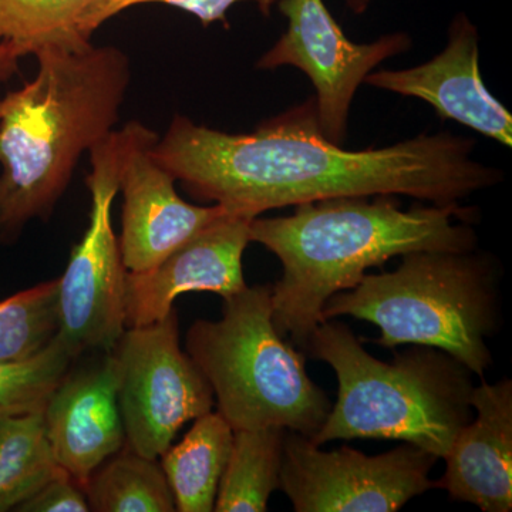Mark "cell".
<instances>
[{"label":"cell","mask_w":512,"mask_h":512,"mask_svg":"<svg viewBox=\"0 0 512 512\" xmlns=\"http://www.w3.org/2000/svg\"><path fill=\"white\" fill-rule=\"evenodd\" d=\"M474 147L471 138L437 133L346 150L323 134L311 97L244 134L177 114L151 154L192 197L254 220L276 208L340 197L406 195L460 204L504 178L473 157Z\"/></svg>","instance_id":"6da1fadb"},{"label":"cell","mask_w":512,"mask_h":512,"mask_svg":"<svg viewBox=\"0 0 512 512\" xmlns=\"http://www.w3.org/2000/svg\"><path fill=\"white\" fill-rule=\"evenodd\" d=\"M474 210L461 204L413 205L396 195L340 197L296 205L288 217L259 218L249 239L284 266L272 286L275 328L305 352L323 308L336 293L355 288L367 269L414 251H473Z\"/></svg>","instance_id":"7a4b0ae2"},{"label":"cell","mask_w":512,"mask_h":512,"mask_svg":"<svg viewBox=\"0 0 512 512\" xmlns=\"http://www.w3.org/2000/svg\"><path fill=\"white\" fill-rule=\"evenodd\" d=\"M33 80L0 99V242L47 220L84 153L109 137L130 89L117 46H46Z\"/></svg>","instance_id":"3957f363"},{"label":"cell","mask_w":512,"mask_h":512,"mask_svg":"<svg viewBox=\"0 0 512 512\" xmlns=\"http://www.w3.org/2000/svg\"><path fill=\"white\" fill-rule=\"evenodd\" d=\"M305 352L338 377V400L316 446L335 440H400L444 460L470 421L473 373L440 349L414 345L380 362L343 323H320Z\"/></svg>","instance_id":"277c9868"},{"label":"cell","mask_w":512,"mask_h":512,"mask_svg":"<svg viewBox=\"0 0 512 512\" xmlns=\"http://www.w3.org/2000/svg\"><path fill=\"white\" fill-rule=\"evenodd\" d=\"M338 316L367 320L380 329L377 345L429 346L453 356L473 375L493 362L485 339L500 318L498 268L493 256L473 251H414L393 272L365 275L336 293L323 308Z\"/></svg>","instance_id":"5b68a950"},{"label":"cell","mask_w":512,"mask_h":512,"mask_svg":"<svg viewBox=\"0 0 512 512\" xmlns=\"http://www.w3.org/2000/svg\"><path fill=\"white\" fill-rule=\"evenodd\" d=\"M220 320L192 323L185 352L207 377L232 430L282 427L313 439L332 409L306 373L305 355L272 319V286L224 299Z\"/></svg>","instance_id":"8992f818"},{"label":"cell","mask_w":512,"mask_h":512,"mask_svg":"<svg viewBox=\"0 0 512 512\" xmlns=\"http://www.w3.org/2000/svg\"><path fill=\"white\" fill-rule=\"evenodd\" d=\"M137 126L138 121H130L116 128L89 151V227L59 278V336L80 356L84 352H113L126 330L127 269L114 234L111 208L120 191L121 165Z\"/></svg>","instance_id":"52a82bcc"},{"label":"cell","mask_w":512,"mask_h":512,"mask_svg":"<svg viewBox=\"0 0 512 512\" xmlns=\"http://www.w3.org/2000/svg\"><path fill=\"white\" fill-rule=\"evenodd\" d=\"M128 448L160 458L188 421L212 412L207 377L181 349L177 311L153 325L126 328L113 349Z\"/></svg>","instance_id":"ba28073f"},{"label":"cell","mask_w":512,"mask_h":512,"mask_svg":"<svg viewBox=\"0 0 512 512\" xmlns=\"http://www.w3.org/2000/svg\"><path fill=\"white\" fill-rule=\"evenodd\" d=\"M437 460L409 443L379 456L350 447L323 451L288 430L278 488L298 512H392L436 487L429 474Z\"/></svg>","instance_id":"9c48e42d"},{"label":"cell","mask_w":512,"mask_h":512,"mask_svg":"<svg viewBox=\"0 0 512 512\" xmlns=\"http://www.w3.org/2000/svg\"><path fill=\"white\" fill-rule=\"evenodd\" d=\"M288 19L284 35L259 57L255 67L302 70L315 87L316 110L323 134L342 146L357 89L379 64L412 46L406 33H390L372 43H355L343 33L323 0H281Z\"/></svg>","instance_id":"30bf717a"},{"label":"cell","mask_w":512,"mask_h":512,"mask_svg":"<svg viewBox=\"0 0 512 512\" xmlns=\"http://www.w3.org/2000/svg\"><path fill=\"white\" fill-rule=\"evenodd\" d=\"M158 134L138 121L120 170L123 215L119 245L128 272L160 264L188 239L229 214L221 205L190 204L175 190L173 175L151 154Z\"/></svg>","instance_id":"8fae6325"},{"label":"cell","mask_w":512,"mask_h":512,"mask_svg":"<svg viewBox=\"0 0 512 512\" xmlns=\"http://www.w3.org/2000/svg\"><path fill=\"white\" fill-rule=\"evenodd\" d=\"M252 220L225 214L188 239L153 268L126 276V328L153 325L190 292L217 293L222 299L247 288L242 256Z\"/></svg>","instance_id":"7c38bea8"},{"label":"cell","mask_w":512,"mask_h":512,"mask_svg":"<svg viewBox=\"0 0 512 512\" xmlns=\"http://www.w3.org/2000/svg\"><path fill=\"white\" fill-rule=\"evenodd\" d=\"M365 83L426 101L440 119L457 121L505 147L512 146L511 113L485 87L477 28L464 13L451 22L447 45L439 55L410 69L372 72Z\"/></svg>","instance_id":"4fadbf2b"},{"label":"cell","mask_w":512,"mask_h":512,"mask_svg":"<svg viewBox=\"0 0 512 512\" xmlns=\"http://www.w3.org/2000/svg\"><path fill=\"white\" fill-rule=\"evenodd\" d=\"M119 384V362L107 353L96 365L70 370L43 410L57 464L83 490L94 471L126 444Z\"/></svg>","instance_id":"5bb4252c"},{"label":"cell","mask_w":512,"mask_h":512,"mask_svg":"<svg viewBox=\"0 0 512 512\" xmlns=\"http://www.w3.org/2000/svg\"><path fill=\"white\" fill-rule=\"evenodd\" d=\"M468 421L451 444L446 473L436 487L453 500L476 505L484 512L512 510V382L474 387Z\"/></svg>","instance_id":"9a60e30c"},{"label":"cell","mask_w":512,"mask_h":512,"mask_svg":"<svg viewBox=\"0 0 512 512\" xmlns=\"http://www.w3.org/2000/svg\"><path fill=\"white\" fill-rule=\"evenodd\" d=\"M234 430L220 413H207L194 420L180 443L161 454L160 464L173 493L175 511H214L218 487Z\"/></svg>","instance_id":"2e32d148"},{"label":"cell","mask_w":512,"mask_h":512,"mask_svg":"<svg viewBox=\"0 0 512 512\" xmlns=\"http://www.w3.org/2000/svg\"><path fill=\"white\" fill-rule=\"evenodd\" d=\"M93 0H0V83L19 73L20 60L46 46L82 49L80 18Z\"/></svg>","instance_id":"e0dca14e"},{"label":"cell","mask_w":512,"mask_h":512,"mask_svg":"<svg viewBox=\"0 0 512 512\" xmlns=\"http://www.w3.org/2000/svg\"><path fill=\"white\" fill-rule=\"evenodd\" d=\"M286 431L282 427L234 430L214 511L268 510L269 498L279 487Z\"/></svg>","instance_id":"ac0fdd59"},{"label":"cell","mask_w":512,"mask_h":512,"mask_svg":"<svg viewBox=\"0 0 512 512\" xmlns=\"http://www.w3.org/2000/svg\"><path fill=\"white\" fill-rule=\"evenodd\" d=\"M63 473L47 440L43 412L0 420V512L16 510Z\"/></svg>","instance_id":"d6986e66"},{"label":"cell","mask_w":512,"mask_h":512,"mask_svg":"<svg viewBox=\"0 0 512 512\" xmlns=\"http://www.w3.org/2000/svg\"><path fill=\"white\" fill-rule=\"evenodd\" d=\"M90 511L173 512L170 485L158 458L127 448L101 464L84 487Z\"/></svg>","instance_id":"ffe728a7"},{"label":"cell","mask_w":512,"mask_h":512,"mask_svg":"<svg viewBox=\"0 0 512 512\" xmlns=\"http://www.w3.org/2000/svg\"><path fill=\"white\" fill-rule=\"evenodd\" d=\"M77 357L57 333L35 356L0 362V420L43 412Z\"/></svg>","instance_id":"44dd1931"},{"label":"cell","mask_w":512,"mask_h":512,"mask_svg":"<svg viewBox=\"0 0 512 512\" xmlns=\"http://www.w3.org/2000/svg\"><path fill=\"white\" fill-rule=\"evenodd\" d=\"M59 278L0 301V362L28 359L59 333Z\"/></svg>","instance_id":"7402d4cb"},{"label":"cell","mask_w":512,"mask_h":512,"mask_svg":"<svg viewBox=\"0 0 512 512\" xmlns=\"http://www.w3.org/2000/svg\"><path fill=\"white\" fill-rule=\"evenodd\" d=\"M241 2L256 3L262 15L269 16L272 8L281 0H93L80 18L79 29L84 37L92 40L93 33L107 20L133 6L147 5V3H161V5L184 10L200 19L205 28L215 22H222L228 26V10Z\"/></svg>","instance_id":"603a6c76"},{"label":"cell","mask_w":512,"mask_h":512,"mask_svg":"<svg viewBox=\"0 0 512 512\" xmlns=\"http://www.w3.org/2000/svg\"><path fill=\"white\" fill-rule=\"evenodd\" d=\"M15 511L87 512L90 508L83 488L69 474L63 473L43 485Z\"/></svg>","instance_id":"cb8c5ba5"},{"label":"cell","mask_w":512,"mask_h":512,"mask_svg":"<svg viewBox=\"0 0 512 512\" xmlns=\"http://www.w3.org/2000/svg\"><path fill=\"white\" fill-rule=\"evenodd\" d=\"M346 6L356 15H362L369 8L370 0H345Z\"/></svg>","instance_id":"d4e9b609"}]
</instances>
